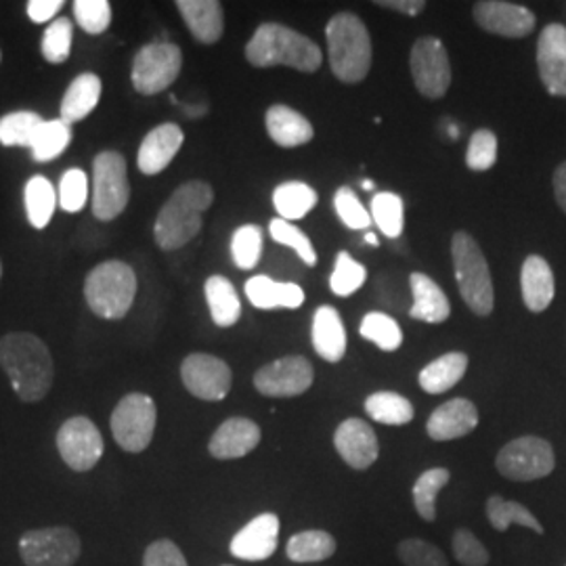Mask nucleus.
Returning a JSON list of instances; mask_svg holds the SVG:
<instances>
[{
	"instance_id": "obj_37",
	"label": "nucleus",
	"mask_w": 566,
	"mask_h": 566,
	"mask_svg": "<svg viewBox=\"0 0 566 566\" xmlns=\"http://www.w3.org/2000/svg\"><path fill=\"white\" fill-rule=\"evenodd\" d=\"M44 124L34 112H11L0 118V143L4 147H30Z\"/></svg>"
},
{
	"instance_id": "obj_13",
	"label": "nucleus",
	"mask_w": 566,
	"mask_h": 566,
	"mask_svg": "<svg viewBox=\"0 0 566 566\" xmlns=\"http://www.w3.org/2000/svg\"><path fill=\"white\" fill-rule=\"evenodd\" d=\"M315 380V369L303 355H287L263 365L254 374V388L263 397L290 399L304 395Z\"/></svg>"
},
{
	"instance_id": "obj_26",
	"label": "nucleus",
	"mask_w": 566,
	"mask_h": 566,
	"mask_svg": "<svg viewBox=\"0 0 566 566\" xmlns=\"http://www.w3.org/2000/svg\"><path fill=\"white\" fill-rule=\"evenodd\" d=\"M264 124H266V133H269L271 142L277 143L285 149L306 145L315 137L313 124L306 120L303 114H298L296 109H292L287 105H271L266 109Z\"/></svg>"
},
{
	"instance_id": "obj_32",
	"label": "nucleus",
	"mask_w": 566,
	"mask_h": 566,
	"mask_svg": "<svg viewBox=\"0 0 566 566\" xmlns=\"http://www.w3.org/2000/svg\"><path fill=\"white\" fill-rule=\"evenodd\" d=\"M23 202H25V214H28L30 224L34 229H44L55 214V206L60 202V196L55 193L53 182L42 175H36L25 182Z\"/></svg>"
},
{
	"instance_id": "obj_43",
	"label": "nucleus",
	"mask_w": 566,
	"mask_h": 566,
	"mask_svg": "<svg viewBox=\"0 0 566 566\" xmlns=\"http://www.w3.org/2000/svg\"><path fill=\"white\" fill-rule=\"evenodd\" d=\"M72 41H74V25L67 18L51 21L49 28L42 34V57L49 63L60 65L67 61L72 53Z\"/></svg>"
},
{
	"instance_id": "obj_54",
	"label": "nucleus",
	"mask_w": 566,
	"mask_h": 566,
	"mask_svg": "<svg viewBox=\"0 0 566 566\" xmlns=\"http://www.w3.org/2000/svg\"><path fill=\"white\" fill-rule=\"evenodd\" d=\"M376 4L390 11H399L405 15H420L426 9L424 0H378Z\"/></svg>"
},
{
	"instance_id": "obj_28",
	"label": "nucleus",
	"mask_w": 566,
	"mask_h": 566,
	"mask_svg": "<svg viewBox=\"0 0 566 566\" xmlns=\"http://www.w3.org/2000/svg\"><path fill=\"white\" fill-rule=\"evenodd\" d=\"M413 304L409 315L426 324H443L451 315V304L446 292L424 273H411L409 277Z\"/></svg>"
},
{
	"instance_id": "obj_1",
	"label": "nucleus",
	"mask_w": 566,
	"mask_h": 566,
	"mask_svg": "<svg viewBox=\"0 0 566 566\" xmlns=\"http://www.w3.org/2000/svg\"><path fill=\"white\" fill-rule=\"evenodd\" d=\"M0 367L23 403L42 401L55 378L49 346L30 332H11L0 338Z\"/></svg>"
},
{
	"instance_id": "obj_14",
	"label": "nucleus",
	"mask_w": 566,
	"mask_h": 566,
	"mask_svg": "<svg viewBox=\"0 0 566 566\" xmlns=\"http://www.w3.org/2000/svg\"><path fill=\"white\" fill-rule=\"evenodd\" d=\"M103 437L93 420L74 416L61 424L57 432V451L61 460L74 472H88L99 464L103 455Z\"/></svg>"
},
{
	"instance_id": "obj_51",
	"label": "nucleus",
	"mask_w": 566,
	"mask_h": 566,
	"mask_svg": "<svg viewBox=\"0 0 566 566\" xmlns=\"http://www.w3.org/2000/svg\"><path fill=\"white\" fill-rule=\"evenodd\" d=\"M451 547L462 566H486L489 565V552L481 544V539L468 531V528H458L451 537Z\"/></svg>"
},
{
	"instance_id": "obj_5",
	"label": "nucleus",
	"mask_w": 566,
	"mask_h": 566,
	"mask_svg": "<svg viewBox=\"0 0 566 566\" xmlns=\"http://www.w3.org/2000/svg\"><path fill=\"white\" fill-rule=\"evenodd\" d=\"M451 259L465 306L479 317H489L495 306V294L481 245L470 233L458 231L451 238Z\"/></svg>"
},
{
	"instance_id": "obj_59",
	"label": "nucleus",
	"mask_w": 566,
	"mask_h": 566,
	"mask_svg": "<svg viewBox=\"0 0 566 566\" xmlns=\"http://www.w3.org/2000/svg\"><path fill=\"white\" fill-rule=\"evenodd\" d=\"M0 57H2V53H0Z\"/></svg>"
},
{
	"instance_id": "obj_60",
	"label": "nucleus",
	"mask_w": 566,
	"mask_h": 566,
	"mask_svg": "<svg viewBox=\"0 0 566 566\" xmlns=\"http://www.w3.org/2000/svg\"><path fill=\"white\" fill-rule=\"evenodd\" d=\"M224 566H229V565H224Z\"/></svg>"
},
{
	"instance_id": "obj_23",
	"label": "nucleus",
	"mask_w": 566,
	"mask_h": 566,
	"mask_svg": "<svg viewBox=\"0 0 566 566\" xmlns=\"http://www.w3.org/2000/svg\"><path fill=\"white\" fill-rule=\"evenodd\" d=\"M177 9L196 41L202 44L221 41L224 11L219 0H177Z\"/></svg>"
},
{
	"instance_id": "obj_27",
	"label": "nucleus",
	"mask_w": 566,
	"mask_h": 566,
	"mask_svg": "<svg viewBox=\"0 0 566 566\" xmlns=\"http://www.w3.org/2000/svg\"><path fill=\"white\" fill-rule=\"evenodd\" d=\"M245 296L261 311L298 308L304 304V290L298 283L275 282L266 275H256L245 282Z\"/></svg>"
},
{
	"instance_id": "obj_24",
	"label": "nucleus",
	"mask_w": 566,
	"mask_h": 566,
	"mask_svg": "<svg viewBox=\"0 0 566 566\" xmlns=\"http://www.w3.org/2000/svg\"><path fill=\"white\" fill-rule=\"evenodd\" d=\"M311 338H313L315 353L327 364L343 361L346 355V329H344L340 313L334 306L324 304L315 311Z\"/></svg>"
},
{
	"instance_id": "obj_35",
	"label": "nucleus",
	"mask_w": 566,
	"mask_h": 566,
	"mask_svg": "<svg viewBox=\"0 0 566 566\" xmlns=\"http://www.w3.org/2000/svg\"><path fill=\"white\" fill-rule=\"evenodd\" d=\"M365 411L371 420L385 426L409 424L416 416L411 401L405 399L403 395L390 390L369 395L365 399Z\"/></svg>"
},
{
	"instance_id": "obj_6",
	"label": "nucleus",
	"mask_w": 566,
	"mask_h": 566,
	"mask_svg": "<svg viewBox=\"0 0 566 566\" xmlns=\"http://www.w3.org/2000/svg\"><path fill=\"white\" fill-rule=\"evenodd\" d=\"M137 296V275L130 264L105 261L97 264L84 282L88 308L102 319H122L133 308Z\"/></svg>"
},
{
	"instance_id": "obj_57",
	"label": "nucleus",
	"mask_w": 566,
	"mask_h": 566,
	"mask_svg": "<svg viewBox=\"0 0 566 566\" xmlns=\"http://www.w3.org/2000/svg\"><path fill=\"white\" fill-rule=\"evenodd\" d=\"M374 187H376L374 181H364V189H367V191H369V189H374Z\"/></svg>"
},
{
	"instance_id": "obj_21",
	"label": "nucleus",
	"mask_w": 566,
	"mask_h": 566,
	"mask_svg": "<svg viewBox=\"0 0 566 566\" xmlns=\"http://www.w3.org/2000/svg\"><path fill=\"white\" fill-rule=\"evenodd\" d=\"M479 426V409L468 399H451L437 407L428 422L426 432L432 441H455L470 434Z\"/></svg>"
},
{
	"instance_id": "obj_39",
	"label": "nucleus",
	"mask_w": 566,
	"mask_h": 566,
	"mask_svg": "<svg viewBox=\"0 0 566 566\" xmlns=\"http://www.w3.org/2000/svg\"><path fill=\"white\" fill-rule=\"evenodd\" d=\"M72 142V124L65 120L44 122L32 145V158L36 163H51L61 156Z\"/></svg>"
},
{
	"instance_id": "obj_22",
	"label": "nucleus",
	"mask_w": 566,
	"mask_h": 566,
	"mask_svg": "<svg viewBox=\"0 0 566 566\" xmlns=\"http://www.w3.org/2000/svg\"><path fill=\"white\" fill-rule=\"evenodd\" d=\"M261 428L248 418H229L219 426L208 443V451L217 460H240L261 443Z\"/></svg>"
},
{
	"instance_id": "obj_10",
	"label": "nucleus",
	"mask_w": 566,
	"mask_h": 566,
	"mask_svg": "<svg viewBox=\"0 0 566 566\" xmlns=\"http://www.w3.org/2000/svg\"><path fill=\"white\" fill-rule=\"evenodd\" d=\"M182 67L181 49L172 42H151L139 49L133 60L130 81L137 93L158 95L179 78Z\"/></svg>"
},
{
	"instance_id": "obj_38",
	"label": "nucleus",
	"mask_w": 566,
	"mask_h": 566,
	"mask_svg": "<svg viewBox=\"0 0 566 566\" xmlns=\"http://www.w3.org/2000/svg\"><path fill=\"white\" fill-rule=\"evenodd\" d=\"M451 472L447 468H430L422 472L413 485V504L426 523L437 518V497L441 489L449 483Z\"/></svg>"
},
{
	"instance_id": "obj_55",
	"label": "nucleus",
	"mask_w": 566,
	"mask_h": 566,
	"mask_svg": "<svg viewBox=\"0 0 566 566\" xmlns=\"http://www.w3.org/2000/svg\"><path fill=\"white\" fill-rule=\"evenodd\" d=\"M554 198L560 206V210L566 214V163L560 164L556 170H554Z\"/></svg>"
},
{
	"instance_id": "obj_42",
	"label": "nucleus",
	"mask_w": 566,
	"mask_h": 566,
	"mask_svg": "<svg viewBox=\"0 0 566 566\" xmlns=\"http://www.w3.org/2000/svg\"><path fill=\"white\" fill-rule=\"evenodd\" d=\"M233 263L243 271L254 269L263 254V231L259 224H243L231 238Z\"/></svg>"
},
{
	"instance_id": "obj_52",
	"label": "nucleus",
	"mask_w": 566,
	"mask_h": 566,
	"mask_svg": "<svg viewBox=\"0 0 566 566\" xmlns=\"http://www.w3.org/2000/svg\"><path fill=\"white\" fill-rule=\"evenodd\" d=\"M143 566H189L181 547L170 539H158L149 544L143 554Z\"/></svg>"
},
{
	"instance_id": "obj_46",
	"label": "nucleus",
	"mask_w": 566,
	"mask_h": 566,
	"mask_svg": "<svg viewBox=\"0 0 566 566\" xmlns=\"http://www.w3.org/2000/svg\"><path fill=\"white\" fill-rule=\"evenodd\" d=\"M497 163V137L489 128H479L468 143L465 166L476 172L491 170Z\"/></svg>"
},
{
	"instance_id": "obj_58",
	"label": "nucleus",
	"mask_w": 566,
	"mask_h": 566,
	"mask_svg": "<svg viewBox=\"0 0 566 566\" xmlns=\"http://www.w3.org/2000/svg\"><path fill=\"white\" fill-rule=\"evenodd\" d=\"M0 275H2V264H0Z\"/></svg>"
},
{
	"instance_id": "obj_17",
	"label": "nucleus",
	"mask_w": 566,
	"mask_h": 566,
	"mask_svg": "<svg viewBox=\"0 0 566 566\" xmlns=\"http://www.w3.org/2000/svg\"><path fill=\"white\" fill-rule=\"evenodd\" d=\"M537 70L552 97H566V25L547 23L537 41Z\"/></svg>"
},
{
	"instance_id": "obj_40",
	"label": "nucleus",
	"mask_w": 566,
	"mask_h": 566,
	"mask_svg": "<svg viewBox=\"0 0 566 566\" xmlns=\"http://www.w3.org/2000/svg\"><path fill=\"white\" fill-rule=\"evenodd\" d=\"M371 219L386 238L397 240L403 233L405 203L401 196L382 191L371 198Z\"/></svg>"
},
{
	"instance_id": "obj_25",
	"label": "nucleus",
	"mask_w": 566,
	"mask_h": 566,
	"mask_svg": "<svg viewBox=\"0 0 566 566\" xmlns=\"http://www.w3.org/2000/svg\"><path fill=\"white\" fill-rule=\"evenodd\" d=\"M521 290H523V301L531 313H544L552 304L556 294V282H554L552 266L547 264L544 256L539 254L526 256L521 269Z\"/></svg>"
},
{
	"instance_id": "obj_4",
	"label": "nucleus",
	"mask_w": 566,
	"mask_h": 566,
	"mask_svg": "<svg viewBox=\"0 0 566 566\" xmlns=\"http://www.w3.org/2000/svg\"><path fill=\"white\" fill-rule=\"evenodd\" d=\"M327 57L332 72L344 84L365 81L371 70V36L361 18L343 11L325 25Z\"/></svg>"
},
{
	"instance_id": "obj_53",
	"label": "nucleus",
	"mask_w": 566,
	"mask_h": 566,
	"mask_svg": "<svg viewBox=\"0 0 566 566\" xmlns=\"http://www.w3.org/2000/svg\"><path fill=\"white\" fill-rule=\"evenodd\" d=\"M63 9V0H30L28 2V15L36 23H46L53 20Z\"/></svg>"
},
{
	"instance_id": "obj_56",
	"label": "nucleus",
	"mask_w": 566,
	"mask_h": 566,
	"mask_svg": "<svg viewBox=\"0 0 566 566\" xmlns=\"http://www.w3.org/2000/svg\"><path fill=\"white\" fill-rule=\"evenodd\" d=\"M365 242L376 248V245H378V238H376V233H367V235H365Z\"/></svg>"
},
{
	"instance_id": "obj_8",
	"label": "nucleus",
	"mask_w": 566,
	"mask_h": 566,
	"mask_svg": "<svg viewBox=\"0 0 566 566\" xmlns=\"http://www.w3.org/2000/svg\"><path fill=\"white\" fill-rule=\"evenodd\" d=\"M158 409L149 395L130 392L122 397L112 413V434L116 443L128 453H142L154 441Z\"/></svg>"
},
{
	"instance_id": "obj_18",
	"label": "nucleus",
	"mask_w": 566,
	"mask_h": 566,
	"mask_svg": "<svg viewBox=\"0 0 566 566\" xmlns=\"http://www.w3.org/2000/svg\"><path fill=\"white\" fill-rule=\"evenodd\" d=\"M280 518L273 512L259 514L231 539L229 552L248 563H263L271 558L280 544Z\"/></svg>"
},
{
	"instance_id": "obj_16",
	"label": "nucleus",
	"mask_w": 566,
	"mask_h": 566,
	"mask_svg": "<svg viewBox=\"0 0 566 566\" xmlns=\"http://www.w3.org/2000/svg\"><path fill=\"white\" fill-rule=\"evenodd\" d=\"M472 15L481 30L504 39H526L537 25L531 9L504 0H481L474 4Z\"/></svg>"
},
{
	"instance_id": "obj_9",
	"label": "nucleus",
	"mask_w": 566,
	"mask_h": 566,
	"mask_svg": "<svg viewBox=\"0 0 566 566\" xmlns=\"http://www.w3.org/2000/svg\"><path fill=\"white\" fill-rule=\"evenodd\" d=\"M81 554V537L70 526L32 528L20 537V556L25 566H74Z\"/></svg>"
},
{
	"instance_id": "obj_45",
	"label": "nucleus",
	"mask_w": 566,
	"mask_h": 566,
	"mask_svg": "<svg viewBox=\"0 0 566 566\" xmlns=\"http://www.w3.org/2000/svg\"><path fill=\"white\" fill-rule=\"evenodd\" d=\"M269 233H271V238L275 242L296 250V254L301 256V261H304L306 266H315L317 264V252H315L313 243L308 240V235L301 231L296 224L283 221V219H273L269 223Z\"/></svg>"
},
{
	"instance_id": "obj_11",
	"label": "nucleus",
	"mask_w": 566,
	"mask_h": 566,
	"mask_svg": "<svg viewBox=\"0 0 566 566\" xmlns=\"http://www.w3.org/2000/svg\"><path fill=\"white\" fill-rule=\"evenodd\" d=\"M495 465L500 474L510 481L531 483L552 474L556 465V455L546 439L521 437L502 447Z\"/></svg>"
},
{
	"instance_id": "obj_7",
	"label": "nucleus",
	"mask_w": 566,
	"mask_h": 566,
	"mask_svg": "<svg viewBox=\"0 0 566 566\" xmlns=\"http://www.w3.org/2000/svg\"><path fill=\"white\" fill-rule=\"evenodd\" d=\"M130 200L126 160L118 151H102L93 160V214L99 221H114Z\"/></svg>"
},
{
	"instance_id": "obj_2",
	"label": "nucleus",
	"mask_w": 566,
	"mask_h": 566,
	"mask_svg": "<svg viewBox=\"0 0 566 566\" xmlns=\"http://www.w3.org/2000/svg\"><path fill=\"white\" fill-rule=\"evenodd\" d=\"M214 202L208 182L187 181L164 203L154 224V238L164 252L179 250L202 231L203 212Z\"/></svg>"
},
{
	"instance_id": "obj_36",
	"label": "nucleus",
	"mask_w": 566,
	"mask_h": 566,
	"mask_svg": "<svg viewBox=\"0 0 566 566\" xmlns=\"http://www.w3.org/2000/svg\"><path fill=\"white\" fill-rule=\"evenodd\" d=\"M486 518H489L493 528L500 531V533H504L512 525H521L544 535V526L535 518V514L528 507L518 504V502L504 500L500 495H491L486 500Z\"/></svg>"
},
{
	"instance_id": "obj_19",
	"label": "nucleus",
	"mask_w": 566,
	"mask_h": 566,
	"mask_svg": "<svg viewBox=\"0 0 566 566\" xmlns=\"http://www.w3.org/2000/svg\"><path fill=\"white\" fill-rule=\"evenodd\" d=\"M334 447L346 464L355 470H367L380 455L378 437L361 418H348L336 428Z\"/></svg>"
},
{
	"instance_id": "obj_31",
	"label": "nucleus",
	"mask_w": 566,
	"mask_h": 566,
	"mask_svg": "<svg viewBox=\"0 0 566 566\" xmlns=\"http://www.w3.org/2000/svg\"><path fill=\"white\" fill-rule=\"evenodd\" d=\"M465 369H468V355L447 353L443 357L430 361L420 371V386L428 395H443L464 378Z\"/></svg>"
},
{
	"instance_id": "obj_12",
	"label": "nucleus",
	"mask_w": 566,
	"mask_h": 566,
	"mask_svg": "<svg viewBox=\"0 0 566 566\" xmlns=\"http://www.w3.org/2000/svg\"><path fill=\"white\" fill-rule=\"evenodd\" d=\"M409 67L420 95L428 99L446 97L451 86V63L443 42L434 36L418 39L411 46Z\"/></svg>"
},
{
	"instance_id": "obj_15",
	"label": "nucleus",
	"mask_w": 566,
	"mask_h": 566,
	"mask_svg": "<svg viewBox=\"0 0 566 566\" xmlns=\"http://www.w3.org/2000/svg\"><path fill=\"white\" fill-rule=\"evenodd\" d=\"M185 388L202 401H223L233 385L231 367L223 359L206 353H193L181 364Z\"/></svg>"
},
{
	"instance_id": "obj_48",
	"label": "nucleus",
	"mask_w": 566,
	"mask_h": 566,
	"mask_svg": "<svg viewBox=\"0 0 566 566\" xmlns=\"http://www.w3.org/2000/svg\"><path fill=\"white\" fill-rule=\"evenodd\" d=\"M60 206L65 212H81L88 200V177L81 168H70L63 172L60 182Z\"/></svg>"
},
{
	"instance_id": "obj_41",
	"label": "nucleus",
	"mask_w": 566,
	"mask_h": 566,
	"mask_svg": "<svg viewBox=\"0 0 566 566\" xmlns=\"http://www.w3.org/2000/svg\"><path fill=\"white\" fill-rule=\"evenodd\" d=\"M365 340L376 344L386 353L397 350L403 344V332L399 324L386 313H367L359 327Z\"/></svg>"
},
{
	"instance_id": "obj_3",
	"label": "nucleus",
	"mask_w": 566,
	"mask_h": 566,
	"mask_svg": "<svg viewBox=\"0 0 566 566\" xmlns=\"http://www.w3.org/2000/svg\"><path fill=\"white\" fill-rule=\"evenodd\" d=\"M245 60L254 67L287 65L304 74L322 67V49L301 32L283 23H263L245 44Z\"/></svg>"
},
{
	"instance_id": "obj_34",
	"label": "nucleus",
	"mask_w": 566,
	"mask_h": 566,
	"mask_svg": "<svg viewBox=\"0 0 566 566\" xmlns=\"http://www.w3.org/2000/svg\"><path fill=\"white\" fill-rule=\"evenodd\" d=\"M273 206L283 221H298L317 206V191L303 181L282 182L273 191Z\"/></svg>"
},
{
	"instance_id": "obj_33",
	"label": "nucleus",
	"mask_w": 566,
	"mask_h": 566,
	"mask_svg": "<svg viewBox=\"0 0 566 566\" xmlns=\"http://www.w3.org/2000/svg\"><path fill=\"white\" fill-rule=\"evenodd\" d=\"M336 552V539L322 528L301 531L287 539L285 554L292 563H322Z\"/></svg>"
},
{
	"instance_id": "obj_50",
	"label": "nucleus",
	"mask_w": 566,
	"mask_h": 566,
	"mask_svg": "<svg viewBox=\"0 0 566 566\" xmlns=\"http://www.w3.org/2000/svg\"><path fill=\"white\" fill-rule=\"evenodd\" d=\"M397 554L405 566H449L446 554L424 539H405L397 547Z\"/></svg>"
},
{
	"instance_id": "obj_29",
	"label": "nucleus",
	"mask_w": 566,
	"mask_h": 566,
	"mask_svg": "<svg viewBox=\"0 0 566 566\" xmlns=\"http://www.w3.org/2000/svg\"><path fill=\"white\" fill-rule=\"evenodd\" d=\"M103 82L97 74L84 72L78 74L61 99V120L81 122L93 114V109L102 102Z\"/></svg>"
},
{
	"instance_id": "obj_47",
	"label": "nucleus",
	"mask_w": 566,
	"mask_h": 566,
	"mask_svg": "<svg viewBox=\"0 0 566 566\" xmlns=\"http://www.w3.org/2000/svg\"><path fill=\"white\" fill-rule=\"evenodd\" d=\"M74 18L86 34L99 36L112 23V4L107 0H76Z\"/></svg>"
},
{
	"instance_id": "obj_20",
	"label": "nucleus",
	"mask_w": 566,
	"mask_h": 566,
	"mask_svg": "<svg viewBox=\"0 0 566 566\" xmlns=\"http://www.w3.org/2000/svg\"><path fill=\"white\" fill-rule=\"evenodd\" d=\"M182 143H185V133L179 124L164 122L160 126H156L154 130L147 133V137L143 139L139 147V156H137L139 170L147 177L160 175L175 160Z\"/></svg>"
},
{
	"instance_id": "obj_49",
	"label": "nucleus",
	"mask_w": 566,
	"mask_h": 566,
	"mask_svg": "<svg viewBox=\"0 0 566 566\" xmlns=\"http://www.w3.org/2000/svg\"><path fill=\"white\" fill-rule=\"evenodd\" d=\"M334 208L348 229H367L371 224V214L365 210L364 203L350 187H340L336 191Z\"/></svg>"
},
{
	"instance_id": "obj_44",
	"label": "nucleus",
	"mask_w": 566,
	"mask_h": 566,
	"mask_svg": "<svg viewBox=\"0 0 566 566\" xmlns=\"http://www.w3.org/2000/svg\"><path fill=\"white\" fill-rule=\"evenodd\" d=\"M367 280V271L364 264L357 263L348 252H338L336 256V269L329 277V287L336 296H350L355 294Z\"/></svg>"
},
{
	"instance_id": "obj_30",
	"label": "nucleus",
	"mask_w": 566,
	"mask_h": 566,
	"mask_svg": "<svg viewBox=\"0 0 566 566\" xmlns=\"http://www.w3.org/2000/svg\"><path fill=\"white\" fill-rule=\"evenodd\" d=\"M210 317L219 327H233L242 317V303L235 285L223 275H210L203 283Z\"/></svg>"
}]
</instances>
